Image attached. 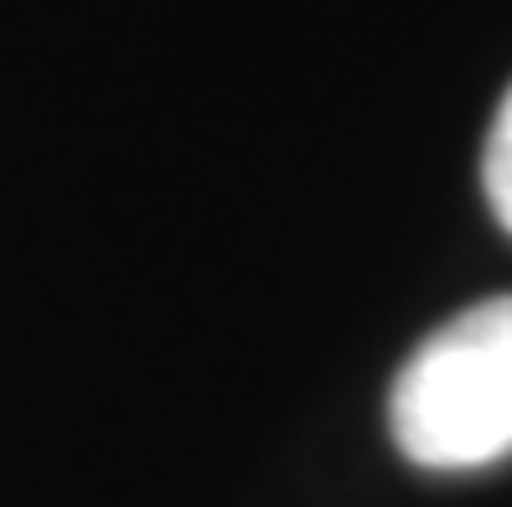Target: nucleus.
<instances>
[{"instance_id":"1","label":"nucleus","mask_w":512,"mask_h":507,"mask_svg":"<svg viewBox=\"0 0 512 507\" xmlns=\"http://www.w3.org/2000/svg\"><path fill=\"white\" fill-rule=\"evenodd\" d=\"M388 430L425 471H481L512 456V295L450 316L414 347L388 394Z\"/></svg>"},{"instance_id":"2","label":"nucleus","mask_w":512,"mask_h":507,"mask_svg":"<svg viewBox=\"0 0 512 507\" xmlns=\"http://www.w3.org/2000/svg\"><path fill=\"white\" fill-rule=\"evenodd\" d=\"M481 187H487L492 218L512 233V88L497 104V119L487 130V151H481Z\"/></svg>"}]
</instances>
